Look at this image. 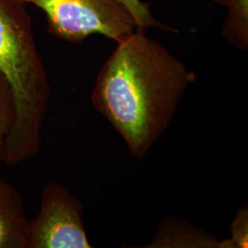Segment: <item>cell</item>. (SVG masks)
<instances>
[{
    "label": "cell",
    "instance_id": "1",
    "mask_svg": "<svg viewBox=\"0 0 248 248\" xmlns=\"http://www.w3.org/2000/svg\"><path fill=\"white\" fill-rule=\"evenodd\" d=\"M196 78L165 46L136 30L100 67L91 101L133 157L142 159L168 130Z\"/></svg>",
    "mask_w": 248,
    "mask_h": 248
},
{
    "label": "cell",
    "instance_id": "2",
    "mask_svg": "<svg viewBox=\"0 0 248 248\" xmlns=\"http://www.w3.org/2000/svg\"><path fill=\"white\" fill-rule=\"evenodd\" d=\"M0 74L14 91L18 118L0 160L15 167L36 155L52 89L36 45L27 5L0 0Z\"/></svg>",
    "mask_w": 248,
    "mask_h": 248
},
{
    "label": "cell",
    "instance_id": "3",
    "mask_svg": "<svg viewBox=\"0 0 248 248\" xmlns=\"http://www.w3.org/2000/svg\"><path fill=\"white\" fill-rule=\"evenodd\" d=\"M33 5L45 14L48 31L58 39L79 44L94 34L116 44L137 28L122 0H18Z\"/></svg>",
    "mask_w": 248,
    "mask_h": 248
},
{
    "label": "cell",
    "instance_id": "4",
    "mask_svg": "<svg viewBox=\"0 0 248 248\" xmlns=\"http://www.w3.org/2000/svg\"><path fill=\"white\" fill-rule=\"evenodd\" d=\"M41 210L29 221L28 248H90L83 223L84 205L62 185L44 187Z\"/></svg>",
    "mask_w": 248,
    "mask_h": 248
},
{
    "label": "cell",
    "instance_id": "5",
    "mask_svg": "<svg viewBox=\"0 0 248 248\" xmlns=\"http://www.w3.org/2000/svg\"><path fill=\"white\" fill-rule=\"evenodd\" d=\"M24 202L18 190L0 180V248H28Z\"/></svg>",
    "mask_w": 248,
    "mask_h": 248
},
{
    "label": "cell",
    "instance_id": "6",
    "mask_svg": "<svg viewBox=\"0 0 248 248\" xmlns=\"http://www.w3.org/2000/svg\"><path fill=\"white\" fill-rule=\"evenodd\" d=\"M147 248H222V241L179 218L169 217L158 225Z\"/></svg>",
    "mask_w": 248,
    "mask_h": 248
},
{
    "label": "cell",
    "instance_id": "7",
    "mask_svg": "<svg viewBox=\"0 0 248 248\" xmlns=\"http://www.w3.org/2000/svg\"><path fill=\"white\" fill-rule=\"evenodd\" d=\"M226 9L222 36L241 51L248 48V0H212Z\"/></svg>",
    "mask_w": 248,
    "mask_h": 248
},
{
    "label": "cell",
    "instance_id": "8",
    "mask_svg": "<svg viewBox=\"0 0 248 248\" xmlns=\"http://www.w3.org/2000/svg\"><path fill=\"white\" fill-rule=\"evenodd\" d=\"M18 118L17 100L8 79L0 74V153L14 130Z\"/></svg>",
    "mask_w": 248,
    "mask_h": 248
},
{
    "label": "cell",
    "instance_id": "9",
    "mask_svg": "<svg viewBox=\"0 0 248 248\" xmlns=\"http://www.w3.org/2000/svg\"><path fill=\"white\" fill-rule=\"evenodd\" d=\"M231 237L222 241V248H247L248 247V209L238 210L230 224Z\"/></svg>",
    "mask_w": 248,
    "mask_h": 248
},
{
    "label": "cell",
    "instance_id": "10",
    "mask_svg": "<svg viewBox=\"0 0 248 248\" xmlns=\"http://www.w3.org/2000/svg\"><path fill=\"white\" fill-rule=\"evenodd\" d=\"M124 5L127 7L133 15L137 30L145 31L150 27H158L167 30L169 27L166 26L162 22L158 21L153 16L149 5L143 3L142 0H122Z\"/></svg>",
    "mask_w": 248,
    "mask_h": 248
}]
</instances>
